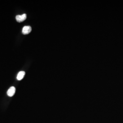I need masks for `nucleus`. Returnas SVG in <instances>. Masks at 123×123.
Returning a JSON list of instances; mask_svg holds the SVG:
<instances>
[{"label": "nucleus", "instance_id": "nucleus-4", "mask_svg": "<svg viewBox=\"0 0 123 123\" xmlns=\"http://www.w3.org/2000/svg\"><path fill=\"white\" fill-rule=\"evenodd\" d=\"M25 75V72L24 71H20L18 74L17 79L18 80H21L24 78Z\"/></svg>", "mask_w": 123, "mask_h": 123}, {"label": "nucleus", "instance_id": "nucleus-3", "mask_svg": "<svg viewBox=\"0 0 123 123\" xmlns=\"http://www.w3.org/2000/svg\"><path fill=\"white\" fill-rule=\"evenodd\" d=\"M16 92V88L14 87H11L9 88L7 92V94L8 96L9 97H12L13 95L15 94V93Z\"/></svg>", "mask_w": 123, "mask_h": 123}, {"label": "nucleus", "instance_id": "nucleus-2", "mask_svg": "<svg viewBox=\"0 0 123 123\" xmlns=\"http://www.w3.org/2000/svg\"><path fill=\"white\" fill-rule=\"evenodd\" d=\"M31 28L30 26H25L22 29V33L24 35H26L31 32Z\"/></svg>", "mask_w": 123, "mask_h": 123}, {"label": "nucleus", "instance_id": "nucleus-1", "mask_svg": "<svg viewBox=\"0 0 123 123\" xmlns=\"http://www.w3.org/2000/svg\"><path fill=\"white\" fill-rule=\"evenodd\" d=\"M26 18V15L23 14L22 15H17L16 17L17 21L18 22H21L24 21Z\"/></svg>", "mask_w": 123, "mask_h": 123}]
</instances>
